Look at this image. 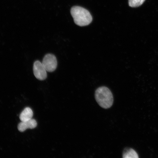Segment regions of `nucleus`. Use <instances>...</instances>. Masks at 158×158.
Instances as JSON below:
<instances>
[{"instance_id": "f257e3e1", "label": "nucleus", "mask_w": 158, "mask_h": 158, "mask_svg": "<svg viewBox=\"0 0 158 158\" xmlns=\"http://www.w3.org/2000/svg\"><path fill=\"white\" fill-rule=\"evenodd\" d=\"M70 12L74 23L79 26H85L92 22V17L89 12L83 7L75 6L72 8Z\"/></svg>"}, {"instance_id": "f03ea898", "label": "nucleus", "mask_w": 158, "mask_h": 158, "mask_svg": "<svg viewBox=\"0 0 158 158\" xmlns=\"http://www.w3.org/2000/svg\"><path fill=\"white\" fill-rule=\"evenodd\" d=\"M95 98L99 105L104 109L109 108L113 104V94L110 89L106 87L102 86L97 89Z\"/></svg>"}, {"instance_id": "7ed1b4c3", "label": "nucleus", "mask_w": 158, "mask_h": 158, "mask_svg": "<svg viewBox=\"0 0 158 158\" xmlns=\"http://www.w3.org/2000/svg\"><path fill=\"white\" fill-rule=\"evenodd\" d=\"M42 64L47 72H52L56 70L57 61L54 55L48 54L45 55L43 59Z\"/></svg>"}, {"instance_id": "20e7f679", "label": "nucleus", "mask_w": 158, "mask_h": 158, "mask_svg": "<svg viewBox=\"0 0 158 158\" xmlns=\"http://www.w3.org/2000/svg\"><path fill=\"white\" fill-rule=\"evenodd\" d=\"M33 70L35 78L38 80L43 81L47 78V71L40 61H35L33 64Z\"/></svg>"}, {"instance_id": "39448f33", "label": "nucleus", "mask_w": 158, "mask_h": 158, "mask_svg": "<svg viewBox=\"0 0 158 158\" xmlns=\"http://www.w3.org/2000/svg\"><path fill=\"white\" fill-rule=\"evenodd\" d=\"M37 122L35 120L31 119L27 121L21 122L18 126V129L19 131L24 132L27 129H33L37 127Z\"/></svg>"}, {"instance_id": "423d86ee", "label": "nucleus", "mask_w": 158, "mask_h": 158, "mask_svg": "<svg viewBox=\"0 0 158 158\" xmlns=\"http://www.w3.org/2000/svg\"><path fill=\"white\" fill-rule=\"evenodd\" d=\"M33 116L32 110L29 107H27L20 114L19 118L21 122L26 121L32 119Z\"/></svg>"}, {"instance_id": "0eeeda50", "label": "nucleus", "mask_w": 158, "mask_h": 158, "mask_svg": "<svg viewBox=\"0 0 158 158\" xmlns=\"http://www.w3.org/2000/svg\"><path fill=\"white\" fill-rule=\"evenodd\" d=\"M123 158H138V155L135 151L131 148H126L123 152Z\"/></svg>"}, {"instance_id": "6e6552de", "label": "nucleus", "mask_w": 158, "mask_h": 158, "mask_svg": "<svg viewBox=\"0 0 158 158\" xmlns=\"http://www.w3.org/2000/svg\"><path fill=\"white\" fill-rule=\"evenodd\" d=\"M145 0H128V4L130 7H137L143 5Z\"/></svg>"}]
</instances>
